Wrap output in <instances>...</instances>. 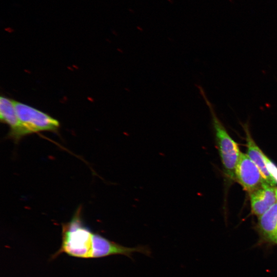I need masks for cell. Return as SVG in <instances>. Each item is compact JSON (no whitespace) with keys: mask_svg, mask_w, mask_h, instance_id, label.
I'll use <instances>...</instances> for the list:
<instances>
[{"mask_svg":"<svg viewBox=\"0 0 277 277\" xmlns=\"http://www.w3.org/2000/svg\"><path fill=\"white\" fill-rule=\"evenodd\" d=\"M92 234L83 223L78 210L70 221L62 225L61 246L52 259L63 253L75 258H91Z\"/></svg>","mask_w":277,"mask_h":277,"instance_id":"6da1fadb","label":"cell"},{"mask_svg":"<svg viewBox=\"0 0 277 277\" xmlns=\"http://www.w3.org/2000/svg\"><path fill=\"white\" fill-rule=\"evenodd\" d=\"M197 87L210 113L211 124L225 173L230 179L235 180V168L241 154L238 145L230 136L217 116L214 107L203 88L200 85Z\"/></svg>","mask_w":277,"mask_h":277,"instance_id":"7a4b0ae2","label":"cell"},{"mask_svg":"<svg viewBox=\"0 0 277 277\" xmlns=\"http://www.w3.org/2000/svg\"><path fill=\"white\" fill-rule=\"evenodd\" d=\"M14 105L20 124V140L30 134L58 131L60 127L59 121L48 114L15 100Z\"/></svg>","mask_w":277,"mask_h":277,"instance_id":"3957f363","label":"cell"},{"mask_svg":"<svg viewBox=\"0 0 277 277\" xmlns=\"http://www.w3.org/2000/svg\"><path fill=\"white\" fill-rule=\"evenodd\" d=\"M235 174V180L249 193L267 183L248 155L242 152L236 166Z\"/></svg>","mask_w":277,"mask_h":277,"instance_id":"277c9868","label":"cell"},{"mask_svg":"<svg viewBox=\"0 0 277 277\" xmlns=\"http://www.w3.org/2000/svg\"><path fill=\"white\" fill-rule=\"evenodd\" d=\"M252 212L260 216L277 202L275 188L267 183L250 193Z\"/></svg>","mask_w":277,"mask_h":277,"instance_id":"5b68a950","label":"cell"},{"mask_svg":"<svg viewBox=\"0 0 277 277\" xmlns=\"http://www.w3.org/2000/svg\"><path fill=\"white\" fill-rule=\"evenodd\" d=\"M246 135L247 155L260 170L266 182L270 186L274 187L277 183L271 176L266 167L265 154L258 146L252 137L249 130L248 122L241 124Z\"/></svg>","mask_w":277,"mask_h":277,"instance_id":"8992f818","label":"cell"},{"mask_svg":"<svg viewBox=\"0 0 277 277\" xmlns=\"http://www.w3.org/2000/svg\"><path fill=\"white\" fill-rule=\"evenodd\" d=\"M0 120L10 127L8 137L15 141L20 140L19 121L14 105V100L4 95L0 97Z\"/></svg>","mask_w":277,"mask_h":277,"instance_id":"52a82bcc","label":"cell"},{"mask_svg":"<svg viewBox=\"0 0 277 277\" xmlns=\"http://www.w3.org/2000/svg\"><path fill=\"white\" fill-rule=\"evenodd\" d=\"M259 228L263 239L275 243L277 240V202L259 216Z\"/></svg>","mask_w":277,"mask_h":277,"instance_id":"ba28073f","label":"cell"},{"mask_svg":"<svg viewBox=\"0 0 277 277\" xmlns=\"http://www.w3.org/2000/svg\"><path fill=\"white\" fill-rule=\"evenodd\" d=\"M265 160L268 171L277 183V167L265 155Z\"/></svg>","mask_w":277,"mask_h":277,"instance_id":"9c48e42d","label":"cell"},{"mask_svg":"<svg viewBox=\"0 0 277 277\" xmlns=\"http://www.w3.org/2000/svg\"><path fill=\"white\" fill-rule=\"evenodd\" d=\"M275 190L276 197V199H277V188H275Z\"/></svg>","mask_w":277,"mask_h":277,"instance_id":"30bf717a","label":"cell"},{"mask_svg":"<svg viewBox=\"0 0 277 277\" xmlns=\"http://www.w3.org/2000/svg\"><path fill=\"white\" fill-rule=\"evenodd\" d=\"M275 243H276V244H277V240H276V242H275Z\"/></svg>","mask_w":277,"mask_h":277,"instance_id":"8fae6325","label":"cell"}]
</instances>
